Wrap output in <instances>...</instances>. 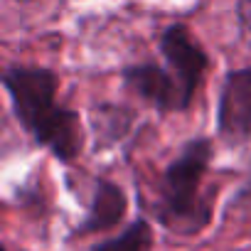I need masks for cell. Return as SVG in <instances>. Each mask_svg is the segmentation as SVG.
<instances>
[{
    "label": "cell",
    "mask_w": 251,
    "mask_h": 251,
    "mask_svg": "<svg viewBox=\"0 0 251 251\" xmlns=\"http://www.w3.org/2000/svg\"><path fill=\"white\" fill-rule=\"evenodd\" d=\"M160 52H163L165 64L173 72V76L180 81V86L192 99V94L207 69V54L202 52V47L195 42V37L187 32L185 25H173L165 30V35L160 40Z\"/></svg>",
    "instance_id": "obj_3"
},
{
    "label": "cell",
    "mask_w": 251,
    "mask_h": 251,
    "mask_svg": "<svg viewBox=\"0 0 251 251\" xmlns=\"http://www.w3.org/2000/svg\"><path fill=\"white\" fill-rule=\"evenodd\" d=\"M148 244H151V226L146 222H136L121 236L99 244L94 251H146Z\"/></svg>",
    "instance_id": "obj_7"
},
{
    "label": "cell",
    "mask_w": 251,
    "mask_h": 251,
    "mask_svg": "<svg viewBox=\"0 0 251 251\" xmlns=\"http://www.w3.org/2000/svg\"><path fill=\"white\" fill-rule=\"evenodd\" d=\"M212 158L207 141H192L173 160L163 177L160 219L175 231H197L209 219V204L202 200L200 187Z\"/></svg>",
    "instance_id": "obj_2"
},
{
    "label": "cell",
    "mask_w": 251,
    "mask_h": 251,
    "mask_svg": "<svg viewBox=\"0 0 251 251\" xmlns=\"http://www.w3.org/2000/svg\"><path fill=\"white\" fill-rule=\"evenodd\" d=\"M239 25H241V37L246 45H251V0H239Z\"/></svg>",
    "instance_id": "obj_8"
},
{
    "label": "cell",
    "mask_w": 251,
    "mask_h": 251,
    "mask_svg": "<svg viewBox=\"0 0 251 251\" xmlns=\"http://www.w3.org/2000/svg\"><path fill=\"white\" fill-rule=\"evenodd\" d=\"M5 89L13 99L15 113L37 143L52 148L62 160H72L81 148V131L76 113L57 106V79L47 69L15 67L5 72Z\"/></svg>",
    "instance_id": "obj_1"
},
{
    "label": "cell",
    "mask_w": 251,
    "mask_h": 251,
    "mask_svg": "<svg viewBox=\"0 0 251 251\" xmlns=\"http://www.w3.org/2000/svg\"><path fill=\"white\" fill-rule=\"evenodd\" d=\"M219 133L229 143H244L251 136V69L231 72L219 101Z\"/></svg>",
    "instance_id": "obj_4"
},
{
    "label": "cell",
    "mask_w": 251,
    "mask_h": 251,
    "mask_svg": "<svg viewBox=\"0 0 251 251\" xmlns=\"http://www.w3.org/2000/svg\"><path fill=\"white\" fill-rule=\"evenodd\" d=\"M23 3H27V0H23Z\"/></svg>",
    "instance_id": "obj_10"
},
{
    "label": "cell",
    "mask_w": 251,
    "mask_h": 251,
    "mask_svg": "<svg viewBox=\"0 0 251 251\" xmlns=\"http://www.w3.org/2000/svg\"><path fill=\"white\" fill-rule=\"evenodd\" d=\"M126 81L133 91H138L160 111H177L190 103L187 91L180 86V81L173 76L170 69H160L155 64L133 67L126 72Z\"/></svg>",
    "instance_id": "obj_5"
},
{
    "label": "cell",
    "mask_w": 251,
    "mask_h": 251,
    "mask_svg": "<svg viewBox=\"0 0 251 251\" xmlns=\"http://www.w3.org/2000/svg\"><path fill=\"white\" fill-rule=\"evenodd\" d=\"M123 212H126V200H123L121 190L108 185V182H99L96 185V195H94V204H91V212H89V219L84 222L81 231L106 229V226L121 222Z\"/></svg>",
    "instance_id": "obj_6"
},
{
    "label": "cell",
    "mask_w": 251,
    "mask_h": 251,
    "mask_svg": "<svg viewBox=\"0 0 251 251\" xmlns=\"http://www.w3.org/2000/svg\"><path fill=\"white\" fill-rule=\"evenodd\" d=\"M241 204H246L249 209H251V180H249V185H246V190L241 192V200H239Z\"/></svg>",
    "instance_id": "obj_9"
}]
</instances>
